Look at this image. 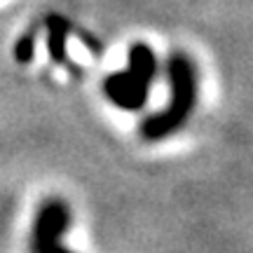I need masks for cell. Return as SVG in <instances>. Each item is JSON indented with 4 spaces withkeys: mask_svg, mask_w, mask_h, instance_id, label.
I'll list each match as a JSON object with an SVG mask.
<instances>
[{
    "mask_svg": "<svg viewBox=\"0 0 253 253\" xmlns=\"http://www.w3.org/2000/svg\"><path fill=\"white\" fill-rule=\"evenodd\" d=\"M33 56H36V28H31L14 42V59L19 63H31Z\"/></svg>",
    "mask_w": 253,
    "mask_h": 253,
    "instance_id": "5b68a950",
    "label": "cell"
},
{
    "mask_svg": "<svg viewBox=\"0 0 253 253\" xmlns=\"http://www.w3.org/2000/svg\"><path fill=\"white\" fill-rule=\"evenodd\" d=\"M167 75L171 87V101L164 110L143 120L141 136L145 141H162L173 131H178L190 118L197 101V71L188 54L173 52L167 63Z\"/></svg>",
    "mask_w": 253,
    "mask_h": 253,
    "instance_id": "6da1fadb",
    "label": "cell"
},
{
    "mask_svg": "<svg viewBox=\"0 0 253 253\" xmlns=\"http://www.w3.org/2000/svg\"><path fill=\"white\" fill-rule=\"evenodd\" d=\"M157 75V59L153 47L134 42L126 54V71L110 73L103 80V91L118 108L141 110L150 96V84Z\"/></svg>",
    "mask_w": 253,
    "mask_h": 253,
    "instance_id": "7a4b0ae2",
    "label": "cell"
},
{
    "mask_svg": "<svg viewBox=\"0 0 253 253\" xmlns=\"http://www.w3.org/2000/svg\"><path fill=\"white\" fill-rule=\"evenodd\" d=\"M71 225V209L61 199H47L40 204L33 223V239L31 249L40 253H54L68 251L61 244V237Z\"/></svg>",
    "mask_w": 253,
    "mask_h": 253,
    "instance_id": "3957f363",
    "label": "cell"
},
{
    "mask_svg": "<svg viewBox=\"0 0 253 253\" xmlns=\"http://www.w3.org/2000/svg\"><path fill=\"white\" fill-rule=\"evenodd\" d=\"M45 26H47V52H49V59L56 63H63L66 68H71V73L80 75L78 63H73L68 59V52H66V38H68V33H73V24L66 17L49 14Z\"/></svg>",
    "mask_w": 253,
    "mask_h": 253,
    "instance_id": "277c9868",
    "label": "cell"
}]
</instances>
